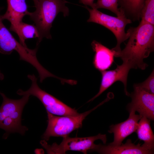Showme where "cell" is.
<instances>
[{
  "mask_svg": "<svg viewBox=\"0 0 154 154\" xmlns=\"http://www.w3.org/2000/svg\"><path fill=\"white\" fill-rule=\"evenodd\" d=\"M127 31L130 33L127 43L115 57L120 58L131 69L144 70L148 65L143 59L154 50V26L140 21L137 27Z\"/></svg>",
  "mask_w": 154,
  "mask_h": 154,
  "instance_id": "cell-1",
  "label": "cell"
},
{
  "mask_svg": "<svg viewBox=\"0 0 154 154\" xmlns=\"http://www.w3.org/2000/svg\"><path fill=\"white\" fill-rule=\"evenodd\" d=\"M65 0H37L34 3L35 10L28 15L37 27L39 34L37 46L44 38L51 39L50 31L52 23L58 14L62 12L64 17L68 16V8Z\"/></svg>",
  "mask_w": 154,
  "mask_h": 154,
  "instance_id": "cell-2",
  "label": "cell"
},
{
  "mask_svg": "<svg viewBox=\"0 0 154 154\" xmlns=\"http://www.w3.org/2000/svg\"><path fill=\"white\" fill-rule=\"evenodd\" d=\"M3 98L0 107V128L5 131L3 137L6 139L9 134L18 133L24 135L27 127L21 124V116L23 109L29 101L30 96L25 94L21 99H9L0 92Z\"/></svg>",
  "mask_w": 154,
  "mask_h": 154,
  "instance_id": "cell-3",
  "label": "cell"
},
{
  "mask_svg": "<svg viewBox=\"0 0 154 154\" xmlns=\"http://www.w3.org/2000/svg\"><path fill=\"white\" fill-rule=\"evenodd\" d=\"M85 7L90 13L88 22H93L101 25L110 30L115 36L116 40V46L112 49L115 53L120 52L121 44L128 39L130 33L127 31H125L126 26L132 23L121 9L120 14L116 17L104 13L96 9H90L87 6Z\"/></svg>",
  "mask_w": 154,
  "mask_h": 154,
  "instance_id": "cell-4",
  "label": "cell"
},
{
  "mask_svg": "<svg viewBox=\"0 0 154 154\" xmlns=\"http://www.w3.org/2000/svg\"><path fill=\"white\" fill-rule=\"evenodd\" d=\"M100 103L93 109L74 116H58L46 111L48 116V125L42 135L46 141L51 137L68 136L73 131L81 128L84 120L90 113L102 104Z\"/></svg>",
  "mask_w": 154,
  "mask_h": 154,
  "instance_id": "cell-5",
  "label": "cell"
},
{
  "mask_svg": "<svg viewBox=\"0 0 154 154\" xmlns=\"http://www.w3.org/2000/svg\"><path fill=\"white\" fill-rule=\"evenodd\" d=\"M31 81V85L27 90H18L17 93L20 96L28 94L38 98L46 108V111L54 115L74 116L80 114L75 109L67 105L52 95L41 89L38 86L37 78L34 74L27 76Z\"/></svg>",
  "mask_w": 154,
  "mask_h": 154,
  "instance_id": "cell-6",
  "label": "cell"
},
{
  "mask_svg": "<svg viewBox=\"0 0 154 154\" xmlns=\"http://www.w3.org/2000/svg\"><path fill=\"white\" fill-rule=\"evenodd\" d=\"M63 138V140L59 145L55 143L50 145L44 140L40 143L48 154H63L67 151H73L86 154L88 150L92 151L95 148L96 145L94 142L96 140H101L104 144L107 141L106 135L101 133L89 137H70L67 136Z\"/></svg>",
  "mask_w": 154,
  "mask_h": 154,
  "instance_id": "cell-7",
  "label": "cell"
},
{
  "mask_svg": "<svg viewBox=\"0 0 154 154\" xmlns=\"http://www.w3.org/2000/svg\"><path fill=\"white\" fill-rule=\"evenodd\" d=\"M134 90L130 95L132 99L127 106L129 112H138L141 117H145L150 120L154 119V94H150L138 86H133Z\"/></svg>",
  "mask_w": 154,
  "mask_h": 154,
  "instance_id": "cell-8",
  "label": "cell"
},
{
  "mask_svg": "<svg viewBox=\"0 0 154 154\" xmlns=\"http://www.w3.org/2000/svg\"><path fill=\"white\" fill-rule=\"evenodd\" d=\"M130 69L128 64L123 62L121 65H117L116 68L114 70L101 72L102 79L99 91L88 102L93 101L114 83L119 81L123 84L125 94L128 96L130 94L127 90V85L128 74Z\"/></svg>",
  "mask_w": 154,
  "mask_h": 154,
  "instance_id": "cell-9",
  "label": "cell"
},
{
  "mask_svg": "<svg viewBox=\"0 0 154 154\" xmlns=\"http://www.w3.org/2000/svg\"><path fill=\"white\" fill-rule=\"evenodd\" d=\"M129 113V116L126 120L110 127L108 132L113 133L114 139L113 141L109 144L112 145H120L127 137L135 132L138 121L141 117L139 114H136L135 112L134 111H131Z\"/></svg>",
  "mask_w": 154,
  "mask_h": 154,
  "instance_id": "cell-10",
  "label": "cell"
},
{
  "mask_svg": "<svg viewBox=\"0 0 154 154\" xmlns=\"http://www.w3.org/2000/svg\"><path fill=\"white\" fill-rule=\"evenodd\" d=\"M92 151L105 154H150L154 153V151L145 149L139 143L135 144L129 139L125 143L118 145H96Z\"/></svg>",
  "mask_w": 154,
  "mask_h": 154,
  "instance_id": "cell-11",
  "label": "cell"
},
{
  "mask_svg": "<svg viewBox=\"0 0 154 154\" xmlns=\"http://www.w3.org/2000/svg\"><path fill=\"white\" fill-rule=\"evenodd\" d=\"M91 44L95 52L93 62L94 67L101 72L109 69L114 61L115 51L95 40Z\"/></svg>",
  "mask_w": 154,
  "mask_h": 154,
  "instance_id": "cell-12",
  "label": "cell"
},
{
  "mask_svg": "<svg viewBox=\"0 0 154 154\" xmlns=\"http://www.w3.org/2000/svg\"><path fill=\"white\" fill-rule=\"evenodd\" d=\"M7 7L5 13L1 15L3 20H7L13 27L22 21L23 17L29 12L25 0H7Z\"/></svg>",
  "mask_w": 154,
  "mask_h": 154,
  "instance_id": "cell-13",
  "label": "cell"
},
{
  "mask_svg": "<svg viewBox=\"0 0 154 154\" xmlns=\"http://www.w3.org/2000/svg\"><path fill=\"white\" fill-rule=\"evenodd\" d=\"M136 131L138 138L144 143L141 145L145 149L154 151V135L150 126V120L141 117Z\"/></svg>",
  "mask_w": 154,
  "mask_h": 154,
  "instance_id": "cell-14",
  "label": "cell"
},
{
  "mask_svg": "<svg viewBox=\"0 0 154 154\" xmlns=\"http://www.w3.org/2000/svg\"><path fill=\"white\" fill-rule=\"evenodd\" d=\"M145 0H118L119 9L132 21H139Z\"/></svg>",
  "mask_w": 154,
  "mask_h": 154,
  "instance_id": "cell-15",
  "label": "cell"
},
{
  "mask_svg": "<svg viewBox=\"0 0 154 154\" xmlns=\"http://www.w3.org/2000/svg\"><path fill=\"white\" fill-rule=\"evenodd\" d=\"M9 30L16 33L18 35L20 43L25 46H27L25 43L26 39L39 38V34L35 25H31L22 21L17 25L10 27Z\"/></svg>",
  "mask_w": 154,
  "mask_h": 154,
  "instance_id": "cell-16",
  "label": "cell"
},
{
  "mask_svg": "<svg viewBox=\"0 0 154 154\" xmlns=\"http://www.w3.org/2000/svg\"><path fill=\"white\" fill-rule=\"evenodd\" d=\"M141 21L154 26V0H145L141 14Z\"/></svg>",
  "mask_w": 154,
  "mask_h": 154,
  "instance_id": "cell-17",
  "label": "cell"
},
{
  "mask_svg": "<svg viewBox=\"0 0 154 154\" xmlns=\"http://www.w3.org/2000/svg\"><path fill=\"white\" fill-rule=\"evenodd\" d=\"M118 0H98L95 3V8L98 9L103 8L108 9L119 15L121 11L118 7Z\"/></svg>",
  "mask_w": 154,
  "mask_h": 154,
  "instance_id": "cell-18",
  "label": "cell"
},
{
  "mask_svg": "<svg viewBox=\"0 0 154 154\" xmlns=\"http://www.w3.org/2000/svg\"><path fill=\"white\" fill-rule=\"evenodd\" d=\"M154 70H153L149 77L143 82L136 84L137 85L145 91L154 94Z\"/></svg>",
  "mask_w": 154,
  "mask_h": 154,
  "instance_id": "cell-19",
  "label": "cell"
},
{
  "mask_svg": "<svg viewBox=\"0 0 154 154\" xmlns=\"http://www.w3.org/2000/svg\"><path fill=\"white\" fill-rule=\"evenodd\" d=\"M94 0H80V2L83 3L85 6H89L92 9L95 8V3H94Z\"/></svg>",
  "mask_w": 154,
  "mask_h": 154,
  "instance_id": "cell-20",
  "label": "cell"
},
{
  "mask_svg": "<svg viewBox=\"0 0 154 154\" xmlns=\"http://www.w3.org/2000/svg\"><path fill=\"white\" fill-rule=\"evenodd\" d=\"M4 75L0 70V80H2L4 79Z\"/></svg>",
  "mask_w": 154,
  "mask_h": 154,
  "instance_id": "cell-21",
  "label": "cell"
},
{
  "mask_svg": "<svg viewBox=\"0 0 154 154\" xmlns=\"http://www.w3.org/2000/svg\"><path fill=\"white\" fill-rule=\"evenodd\" d=\"M34 2L35 3L37 1V0H33Z\"/></svg>",
  "mask_w": 154,
  "mask_h": 154,
  "instance_id": "cell-22",
  "label": "cell"
}]
</instances>
